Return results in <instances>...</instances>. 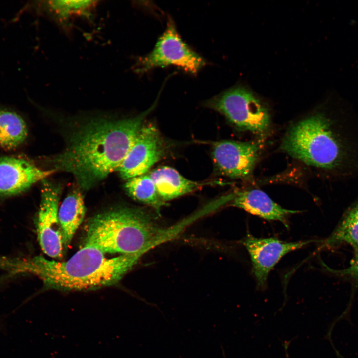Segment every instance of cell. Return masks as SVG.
I'll return each mask as SVG.
<instances>
[{
	"label": "cell",
	"instance_id": "obj_1",
	"mask_svg": "<svg viewBox=\"0 0 358 358\" xmlns=\"http://www.w3.org/2000/svg\"><path fill=\"white\" fill-rule=\"evenodd\" d=\"M156 103L133 117L94 119L82 125L52 158V169L71 174L82 190L94 187L117 171Z\"/></svg>",
	"mask_w": 358,
	"mask_h": 358
},
{
	"label": "cell",
	"instance_id": "obj_2",
	"mask_svg": "<svg viewBox=\"0 0 358 358\" xmlns=\"http://www.w3.org/2000/svg\"><path fill=\"white\" fill-rule=\"evenodd\" d=\"M183 221L164 228L144 208L122 207L97 214L87 223L84 245L104 254L146 252L178 235L188 224Z\"/></svg>",
	"mask_w": 358,
	"mask_h": 358
},
{
	"label": "cell",
	"instance_id": "obj_3",
	"mask_svg": "<svg viewBox=\"0 0 358 358\" xmlns=\"http://www.w3.org/2000/svg\"><path fill=\"white\" fill-rule=\"evenodd\" d=\"M93 247L83 245L66 261L39 256L27 263L29 271L47 289L63 291L92 290L117 284L137 264L142 253L107 258Z\"/></svg>",
	"mask_w": 358,
	"mask_h": 358
},
{
	"label": "cell",
	"instance_id": "obj_4",
	"mask_svg": "<svg viewBox=\"0 0 358 358\" xmlns=\"http://www.w3.org/2000/svg\"><path fill=\"white\" fill-rule=\"evenodd\" d=\"M280 148L307 165L333 173L335 167L333 115L320 111L299 121L286 133Z\"/></svg>",
	"mask_w": 358,
	"mask_h": 358
},
{
	"label": "cell",
	"instance_id": "obj_5",
	"mask_svg": "<svg viewBox=\"0 0 358 358\" xmlns=\"http://www.w3.org/2000/svg\"><path fill=\"white\" fill-rule=\"evenodd\" d=\"M205 107L222 114L237 129L263 135L270 125L268 108L248 88L238 85L206 100Z\"/></svg>",
	"mask_w": 358,
	"mask_h": 358
},
{
	"label": "cell",
	"instance_id": "obj_6",
	"mask_svg": "<svg viewBox=\"0 0 358 358\" xmlns=\"http://www.w3.org/2000/svg\"><path fill=\"white\" fill-rule=\"evenodd\" d=\"M205 64L204 59L182 40L174 23L169 19L153 50L139 58L135 69L137 72L144 73L156 67L173 65L195 74Z\"/></svg>",
	"mask_w": 358,
	"mask_h": 358
},
{
	"label": "cell",
	"instance_id": "obj_7",
	"mask_svg": "<svg viewBox=\"0 0 358 358\" xmlns=\"http://www.w3.org/2000/svg\"><path fill=\"white\" fill-rule=\"evenodd\" d=\"M42 182L41 201L36 218L38 239L45 254L59 259L62 256L64 249L58 218L61 186L45 179Z\"/></svg>",
	"mask_w": 358,
	"mask_h": 358
},
{
	"label": "cell",
	"instance_id": "obj_8",
	"mask_svg": "<svg viewBox=\"0 0 358 358\" xmlns=\"http://www.w3.org/2000/svg\"><path fill=\"white\" fill-rule=\"evenodd\" d=\"M165 153V145L158 128L153 124H144L117 171L126 180L146 174Z\"/></svg>",
	"mask_w": 358,
	"mask_h": 358
},
{
	"label": "cell",
	"instance_id": "obj_9",
	"mask_svg": "<svg viewBox=\"0 0 358 358\" xmlns=\"http://www.w3.org/2000/svg\"><path fill=\"white\" fill-rule=\"evenodd\" d=\"M314 240L288 242L277 238H260L247 234L241 243L248 251L252 262V272L257 287H266L268 275L278 261L286 254L299 249Z\"/></svg>",
	"mask_w": 358,
	"mask_h": 358
},
{
	"label": "cell",
	"instance_id": "obj_10",
	"mask_svg": "<svg viewBox=\"0 0 358 358\" xmlns=\"http://www.w3.org/2000/svg\"><path fill=\"white\" fill-rule=\"evenodd\" d=\"M260 151L258 143L224 140L213 144L211 154L219 173L232 179H243L252 173Z\"/></svg>",
	"mask_w": 358,
	"mask_h": 358
},
{
	"label": "cell",
	"instance_id": "obj_11",
	"mask_svg": "<svg viewBox=\"0 0 358 358\" xmlns=\"http://www.w3.org/2000/svg\"><path fill=\"white\" fill-rule=\"evenodd\" d=\"M54 172L52 169L42 170L23 158H0V195H13L23 192Z\"/></svg>",
	"mask_w": 358,
	"mask_h": 358
},
{
	"label": "cell",
	"instance_id": "obj_12",
	"mask_svg": "<svg viewBox=\"0 0 358 358\" xmlns=\"http://www.w3.org/2000/svg\"><path fill=\"white\" fill-rule=\"evenodd\" d=\"M230 202L233 207L267 220L280 221L286 227L289 216L298 212L282 208L266 193L256 189L235 192Z\"/></svg>",
	"mask_w": 358,
	"mask_h": 358
},
{
	"label": "cell",
	"instance_id": "obj_13",
	"mask_svg": "<svg viewBox=\"0 0 358 358\" xmlns=\"http://www.w3.org/2000/svg\"><path fill=\"white\" fill-rule=\"evenodd\" d=\"M149 176L159 196L164 202L190 193L206 184L189 180L169 166L156 168Z\"/></svg>",
	"mask_w": 358,
	"mask_h": 358
},
{
	"label": "cell",
	"instance_id": "obj_14",
	"mask_svg": "<svg viewBox=\"0 0 358 358\" xmlns=\"http://www.w3.org/2000/svg\"><path fill=\"white\" fill-rule=\"evenodd\" d=\"M85 212L83 197L79 191L71 192L62 202L58 210V218L65 249L69 246L82 223Z\"/></svg>",
	"mask_w": 358,
	"mask_h": 358
},
{
	"label": "cell",
	"instance_id": "obj_15",
	"mask_svg": "<svg viewBox=\"0 0 358 358\" xmlns=\"http://www.w3.org/2000/svg\"><path fill=\"white\" fill-rule=\"evenodd\" d=\"M347 244L358 245V200L349 207L331 235L322 243L321 248Z\"/></svg>",
	"mask_w": 358,
	"mask_h": 358
},
{
	"label": "cell",
	"instance_id": "obj_16",
	"mask_svg": "<svg viewBox=\"0 0 358 358\" xmlns=\"http://www.w3.org/2000/svg\"><path fill=\"white\" fill-rule=\"evenodd\" d=\"M27 136V129L22 118L17 113L0 110V145L11 149L22 143Z\"/></svg>",
	"mask_w": 358,
	"mask_h": 358
},
{
	"label": "cell",
	"instance_id": "obj_17",
	"mask_svg": "<svg viewBox=\"0 0 358 358\" xmlns=\"http://www.w3.org/2000/svg\"><path fill=\"white\" fill-rule=\"evenodd\" d=\"M124 187L132 198L152 207L158 214L165 204L149 175L144 174L127 179Z\"/></svg>",
	"mask_w": 358,
	"mask_h": 358
},
{
	"label": "cell",
	"instance_id": "obj_18",
	"mask_svg": "<svg viewBox=\"0 0 358 358\" xmlns=\"http://www.w3.org/2000/svg\"><path fill=\"white\" fill-rule=\"evenodd\" d=\"M93 0H50L43 6L58 19L66 21L69 18L88 14L95 5Z\"/></svg>",
	"mask_w": 358,
	"mask_h": 358
},
{
	"label": "cell",
	"instance_id": "obj_19",
	"mask_svg": "<svg viewBox=\"0 0 358 358\" xmlns=\"http://www.w3.org/2000/svg\"><path fill=\"white\" fill-rule=\"evenodd\" d=\"M354 249L353 256L346 268L339 270H329L335 274L352 281L355 288L358 285V245Z\"/></svg>",
	"mask_w": 358,
	"mask_h": 358
},
{
	"label": "cell",
	"instance_id": "obj_20",
	"mask_svg": "<svg viewBox=\"0 0 358 358\" xmlns=\"http://www.w3.org/2000/svg\"><path fill=\"white\" fill-rule=\"evenodd\" d=\"M289 344V342H285L283 345L284 350L285 352L286 358H289V356L288 353V348Z\"/></svg>",
	"mask_w": 358,
	"mask_h": 358
}]
</instances>
